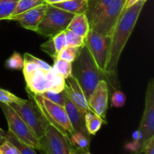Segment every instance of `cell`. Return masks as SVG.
<instances>
[{
    "label": "cell",
    "instance_id": "cell-1",
    "mask_svg": "<svg viewBox=\"0 0 154 154\" xmlns=\"http://www.w3.org/2000/svg\"><path fill=\"white\" fill-rule=\"evenodd\" d=\"M145 2L139 0L131 7L124 8L111 35V45L105 75L113 87H117V67L120 55L136 25Z\"/></svg>",
    "mask_w": 154,
    "mask_h": 154
},
{
    "label": "cell",
    "instance_id": "cell-2",
    "mask_svg": "<svg viewBox=\"0 0 154 154\" xmlns=\"http://www.w3.org/2000/svg\"><path fill=\"white\" fill-rule=\"evenodd\" d=\"M72 75L78 81L87 100L99 81L104 80L110 84L108 78L99 69L86 45L81 47L79 54L72 62Z\"/></svg>",
    "mask_w": 154,
    "mask_h": 154
},
{
    "label": "cell",
    "instance_id": "cell-3",
    "mask_svg": "<svg viewBox=\"0 0 154 154\" xmlns=\"http://www.w3.org/2000/svg\"><path fill=\"white\" fill-rule=\"evenodd\" d=\"M26 91L29 97L36 104L47 123L54 125L60 132L70 138L74 131L64 107L48 100L40 94L32 93L27 87H26Z\"/></svg>",
    "mask_w": 154,
    "mask_h": 154
},
{
    "label": "cell",
    "instance_id": "cell-4",
    "mask_svg": "<svg viewBox=\"0 0 154 154\" xmlns=\"http://www.w3.org/2000/svg\"><path fill=\"white\" fill-rule=\"evenodd\" d=\"M75 14L63 9L48 5L43 19L39 23L35 32L46 37H52L60 32L67 29Z\"/></svg>",
    "mask_w": 154,
    "mask_h": 154
},
{
    "label": "cell",
    "instance_id": "cell-5",
    "mask_svg": "<svg viewBox=\"0 0 154 154\" xmlns=\"http://www.w3.org/2000/svg\"><path fill=\"white\" fill-rule=\"evenodd\" d=\"M9 105L12 107L20 117L25 122L35 136L38 140L42 138L45 135L48 123L34 101L29 98V100L24 99L23 102L12 103Z\"/></svg>",
    "mask_w": 154,
    "mask_h": 154
},
{
    "label": "cell",
    "instance_id": "cell-6",
    "mask_svg": "<svg viewBox=\"0 0 154 154\" xmlns=\"http://www.w3.org/2000/svg\"><path fill=\"white\" fill-rule=\"evenodd\" d=\"M0 107L8 122L9 132H11L20 141L30 146L35 150H42L39 140L35 136L31 129L20 117L12 107L3 103H0Z\"/></svg>",
    "mask_w": 154,
    "mask_h": 154
},
{
    "label": "cell",
    "instance_id": "cell-7",
    "mask_svg": "<svg viewBox=\"0 0 154 154\" xmlns=\"http://www.w3.org/2000/svg\"><path fill=\"white\" fill-rule=\"evenodd\" d=\"M44 154H71L74 147L69 137L60 132L54 125L48 123L45 135L39 139Z\"/></svg>",
    "mask_w": 154,
    "mask_h": 154
},
{
    "label": "cell",
    "instance_id": "cell-8",
    "mask_svg": "<svg viewBox=\"0 0 154 154\" xmlns=\"http://www.w3.org/2000/svg\"><path fill=\"white\" fill-rule=\"evenodd\" d=\"M127 0H114L102 11L90 27V29L106 36H111Z\"/></svg>",
    "mask_w": 154,
    "mask_h": 154
},
{
    "label": "cell",
    "instance_id": "cell-9",
    "mask_svg": "<svg viewBox=\"0 0 154 154\" xmlns=\"http://www.w3.org/2000/svg\"><path fill=\"white\" fill-rule=\"evenodd\" d=\"M84 42L99 69L105 74L109 56L111 36L103 35L90 29Z\"/></svg>",
    "mask_w": 154,
    "mask_h": 154
},
{
    "label": "cell",
    "instance_id": "cell-10",
    "mask_svg": "<svg viewBox=\"0 0 154 154\" xmlns=\"http://www.w3.org/2000/svg\"><path fill=\"white\" fill-rule=\"evenodd\" d=\"M140 131L142 133L141 153L143 149L151 138L154 137V81L151 79L147 85L146 93L144 114L140 123Z\"/></svg>",
    "mask_w": 154,
    "mask_h": 154
},
{
    "label": "cell",
    "instance_id": "cell-11",
    "mask_svg": "<svg viewBox=\"0 0 154 154\" xmlns=\"http://www.w3.org/2000/svg\"><path fill=\"white\" fill-rule=\"evenodd\" d=\"M88 103L92 111L105 120L108 103V84L106 81L102 80L98 83L89 99Z\"/></svg>",
    "mask_w": 154,
    "mask_h": 154
},
{
    "label": "cell",
    "instance_id": "cell-12",
    "mask_svg": "<svg viewBox=\"0 0 154 154\" xmlns=\"http://www.w3.org/2000/svg\"><path fill=\"white\" fill-rule=\"evenodd\" d=\"M64 92L83 115H85L88 111H92L81 86L72 75L66 79Z\"/></svg>",
    "mask_w": 154,
    "mask_h": 154
},
{
    "label": "cell",
    "instance_id": "cell-13",
    "mask_svg": "<svg viewBox=\"0 0 154 154\" xmlns=\"http://www.w3.org/2000/svg\"><path fill=\"white\" fill-rule=\"evenodd\" d=\"M47 7L48 4L45 3L22 14L11 16L8 20L17 21L26 29L36 32L39 23L45 16Z\"/></svg>",
    "mask_w": 154,
    "mask_h": 154
},
{
    "label": "cell",
    "instance_id": "cell-14",
    "mask_svg": "<svg viewBox=\"0 0 154 154\" xmlns=\"http://www.w3.org/2000/svg\"><path fill=\"white\" fill-rule=\"evenodd\" d=\"M64 108L66 109V113H67L69 121H70L72 128H73L74 133L75 132H81V133L84 134L87 136H90L87 130V128H86L84 115H83L78 111V108L72 103V102L69 99L66 93H65Z\"/></svg>",
    "mask_w": 154,
    "mask_h": 154
},
{
    "label": "cell",
    "instance_id": "cell-15",
    "mask_svg": "<svg viewBox=\"0 0 154 154\" xmlns=\"http://www.w3.org/2000/svg\"><path fill=\"white\" fill-rule=\"evenodd\" d=\"M26 87L35 94H41L44 92L48 91L50 83L45 77V71L38 69L34 72L24 75Z\"/></svg>",
    "mask_w": 154,
    "mask_h": 154
},
{
    "label": "cell",
    "instance_id": "cell-16",
    "mask_svg": "<svg viewBox=\"0 0 154 154\" xmlns=\"http://www.w3.org/2000/svg\"><path fill=\"white\" fill-rule=\"evenodd\" d=\"M113 1L114 0H87V9L85 14L90 27L107 6Z\"/></svg>",
    "mask_w": 154,
    "mask_h": 154
},
{
    "label": "cell",
    "instance_id": "cell-17",
    "mask_svg": "<svg viewBox=\"0 0 154 154\" xmlns=\"http://www.w3.org/2000/svg\"><path fill=\"white\" fill-rule=\"evenodd\" d=\"M67 29L73 32L80 37L85 38L90 29V26L85 14H75L71 20Z\"/></svg>",
    "mask_w": 154,
    "mask_h": 154
},
{
    "label": "cell",
    "instance_id": "cell-18",
    "mask_svg": "<svg viewBox=\"0 0 154 154\" xmlns=\"http://www.w3.org/2000/svg\"><path fill=\"white\" fill-rule=\"evenodd\" d=\"M52 5L74 14H86L87 9V0H66L62 2L52 4Z\"/></svg>",
    "mask_w": 154,
    "mask_h": 154
},
{
    "label": "cell",
    "instance_id": "cell-19",
    "mask_svg": "<svg viewBox=\"0 0 154 154\" xmlns=\"http://www.w3.org/2000/svg\"><path fill=\"white\" fill-rule=\"evenodd\" d=\"M45 77L50 83V88L48 91L58 93L64 90L66 79L59 75L53 68L51 70L45 71Z\"/></svg>",
    "mask_w": 154,
    "mask_h": 154
},
{
    "label": "cell",
    "instance_id": "cell-20",
    "mask_svg": "<svg viewBox=\"0 0 154 154\" xmlns=\"http://www.w3.org/2000/svg\"><path fill=\"white\" fill-rule=\"evenodd\" d=\"M45 3V0H19L11 16L22 14Z\"/></svg>",
    "mask_w": 154,
    "mask_h": 154
},
{
    "label": "cell",
    "instance_id": "cell-21",
    "mask_svg": "<svg viewBox=\"0 0 154 154\" xmlns=\"http://www.w3.org/2000/svg\"><path fill=\"white\" fill-rule=\"evenodd\" d=\"M6 141L13 144L18 149L20 154H37L34 148L20 141L9 131L6 133Z\"/></svg>",
    "mask_w": 154,
    "mask_h": 154
},
{
    "label": "cell",
    "instance_id": "cell-22",
    "mask_svg": "<svg viewBox=\"0 0 154 154\" xmlns=\"http://www.w3.org/2000/svg\"><path fill=\"white\" fill-rule=\"evenodd\" d=\"M54 64L53 69L62 77L66 79L72 75V63L68 62L66 60L57 59L54 60Z\"/></svg>",
    "mask_w": 154,
    "mask_h": 154
},
{
    "label": "cell",
    "instance_id": "cell-23",
    "mask_svg": "<svg viewBox=\"0 0 154 154\" xmlns=\"http://www.w3.org/2000/svg\"><path fill=\"white\" fill-rule=\"evenodd\" d=\"M69 139L74 147L80 149L90 148V136H87L81 132H75L71 135Z\"/></svg>",
    "mask_w": 154,
    "mask_h": 154
},
{
    "label": "cell",
    "instance_id": "cell-24",
    "mask_svg": "<svg viewBox=\"0 0 154 154\" xmlns=\"http://www.w3.org/2000/svg\"><path fill=\"white\" fill-rule=\"evenodd\" d=\"M5 66L11 70H23L24 66V59L20 54L14 51V54L5 61Z\"/></svg>",
    "mask_w": 154,
    "mask_h": 154
},
{
    "label": "cell",
    "instance_id": "cell-25",
    "mask_svg": "<svg viewBox=\"0 0 154 154\" xmlns=\"http://www.w3.org/2000/svg\"><path fill=\"white\" fill-rule=\"evenodd\" d=\"M17 2L0 0V20H8L16 8Z\"/></svg>",
    "mask_w": 154,
    "mask_h": 154
},
{
    "label": "cell",
    "instance_id": "cell-26",
    "mask_svg": "<svg viewBox=\"0 0 154 154\" xmlns=\"http://www.w3.org/2000/svg\"><path fill=\"white\" fill-rule=\"evenodd\" d=\"M80 50H81V48L66 46L57 54V59H61V60L72 63L79 54Z\"/></svg>",
    "mask_w": 154,
    "mask_h": 154
},
{
    "label": "cell",
    "instance_id": "cell-27",
    "mask_svg": "<svg viewBox=\"0 0 154 154\" xmlns=\"http://www.w3.org/2000/svg\"><path fill=\"white\" fill-rule=\"evenodd\" d=\"M65 35H66V46L81 48L85 45V42H84L85 38L80 37L79 35H78L70 30H65Z\"/></svg>",
    "mask_w": 154,
    "mask_h": 154
},
{
    "label": "cell",
    "instance_id": "cell-28",
    "mask_svg": "<svg viewBox=\"0 0 154 154\" xmlns=\"http://www.w3.org/2000/svg\"><path fill=\"white\" fill-rule=\"evenodd\" d=\"M103 123H106V122L102 120L97 114H95L93 118L91 120H90L88 123H86V128H87V130L88 132L89 135H96L99 132V129H101Z\"/></svg>",
    "mask_w": 154,
    "mask_h": 154
},
{
    "label": "cell",
    "instance_id": "cell-29",
    "mask_svg": "<svg viewBox=\"0 0 154 154\" xmlns=\"http://www.w3.org/2000/svg\"><path fill=\"white\" fill-rule=\"evenodd\" d=\"M24 99L18 97L8 90L0 88V103L11 105L12 103H18L23 102Z\"/></svg>",
    "mask_w": 154,
    "mask_h": 154
},
{
    "label": "cell",
    "instance_id": "cell-30",
    "mask_svg": "<svg viewBox=\"0 0 154 154\" xmlns=\"http://www.w3.org/2000/svg\"><path fill=\"white\" fill-rule=\"evenodd\" d=\"M41 96L44 98L47 99L48 100L60 105L62 107H64L65 105V92L63 90L61 93H53L51 91H45L43 93H41Z\"/></svg>",
    "mask_w": 154,
    "mask_h": 154
},
{
    "label": "cell",
    "instance_id": "cell-31",
    "mask_svg": "<svg viewBox=\"0 0 154 154\" xmlns=\"http://www.w3.org/2000/svg\"><path fill=\"white\" fill-rule=\"evenodd\" d=\"M40 48L42 51L45 52L50 57H52L54 59V60H57V54H57V50H56L55 45H54V42L52 37H50L49 40H48L45 43L42 44L40 45Z\"/></svg>",
    "mask_w": 154,
    "mask_h": 154
},
{
    "label": "cell",
    "instance_id": "cell-32",
    "mask_svg": "<svg viewBox=\"0 0 154 154\" xmlns=\"http://www.w3.org/2000/svg\"><path fill=\"white\" fill-rule=\"evenodd\" d=\"M126 101V95L120 90H115L111 96V105L115 108H121Z\"/></svg>",
    "mask_w": 154,
    "mask_h": 154
},
{
    "label": "cell",
    "instance_id": "cell-33",
    "mask_svg": "<svg viewBox=\"0 0 154 154\" xmlns=\"http://www.w3.org/2000/svg\"><path fill=\"white\" fill-rule=\"evenodd\" d=\"M23 59H24V61H32V62H34L38 66H39V68L45 71H49L52 69V66H50L48 63L46 62L43 61L41 59L38 58V57H34V56L31 55L29 53H25L23 55Z\"/></svg>",
    "mask_w": 154,
    "mask_h": 154
},
{
    "label": "cell",
    "instance_id": "cell-34",
    "mask_svg": "<svg viewBox=\"0 0 154 154\" xmlns=\"http://www.w3.org/2000/svg\"><path fill=\"white\" fill-rule=\"evenodd\" d=\"M53 40H54V45H55L56 50H57V54L60 52L66 46V35H65V31L60 32L57 33L55 35L52 36Z\"/></svg>",
    "mask_w": 154,
    "mask_h": 154
},
{
    "label": "cell",
    "instance_id": "cell-35",
    "mask_svg": "<svg viewBox=\"0 0 154 154\" xmlns=\"http://www.w3.org/2000/svg\"><path fill=\"white\" fill-rule=\"evenodd\" d=\"M0 154H20L18 149L9 141H5L0 144Z\"/></svg>",
    "mask_w": 154,
    "mask_h": 154
},
{
    "label": "cell",
    "instance_id": "cell-36",
    "mask_svg": "<svg viewBox=\"0 0 154 154\" xmlns=\"http://www.w3.org/2000/svg\"><path fill=\"white\" fill-rule=\"evenodd\" d=\"M40 69L39 66L35 63L32 61H24V66L23 68V75H27L29 73L34 72L37 69Z\"/></svg>",
    "mask_w": 154,
    "mask_h": 154
},
{
    "label": "cell",
    "instance_id": "cell-37",
    "mask_svg": "<svg viewBox=\"0 0 154 154\" xmlns=\"http://www.w3.org/2000/svg\"><path fill=\"white\" fill-rule=\"evenodd\" d=\"M143 153L145 154H154V137L150 138L143 149Z\"/></svg>",
    "mask_w": 154,
    "mask_h": 154
},
{
    "label": "cell",
    "instance_id": "cell-38",
    "mask_svg": "<svg viewBox=\"0 0 154 154\" xmlns=\"http://www.w3.org/2000/svg\"><path fill=\"white\" fill-rule=\"evenodd\" d=\"M73 150L77 154H91L89 149H80L74 147Z\"/></svg>",
    "mask_w": 154,
    "mask_h": 154
},
{
    "label": "cell",
    "instance_id": "cell-39",
    "mask_svg": "<svg viewBox=\"0 0 154 154\" xmlns=\"http://www.w3.org/2000/svg\"><path fill=\"white\" fill-rule=\"evenodd\" d=\"M6 133H7V132L0 128V144L6 141Z\"/></svg>",
    "mask_w": 154,
    "mask_h": 154
},
{
    "label": "cell",
    "instance_id": "cell-40",
    "mask_svg": "<svg viewBox=\"0 0 154 154\" xmlns=\"http://www.w3.org/2000/svg\"><path fill=\"white\" fill-rule=\"evenodd\" d=\"M138 1H139V0H127L126 6H125V8H128L131 7V6L133 5L135 3H136L137 2H138Z\"/></svg>",
    "mask_w": 154,
    "mask_h": 154
},
{
    "label": "cell",
    "instance_id": "cell-41",
    "mask_svg": "<svg viewBox=\"0 0 154 154\" xmlns=\"http://www.w3.org/2000/svg\"><path fill=\"white\" fill-rule=\"evenodd\" d=\"M66 1V0H45V3L48 5H52L55 4V3L62 2Z\"/></svg>",
    "mask_w": 154,
    "mask_h": 154
},
{
    "label": "cell",
    "instance_id": "cell-42",
    "mask_svg": "<svg viewBox=\"0 0 154 154\" xmlns=\"http://www.w3.org/2000/svg\"><path fill=\"white\" fill-rule=\"evenodd\" d=\"M74 149V148H73ZM71 154H77L76 153H75V151H74V150H72V152H71Z\"/></svg>",
    "mask_w": 154,
    "mask_h": 154
},
{
    "label": "cell",
    "instance_id": "cell-43",
    "mask_svg": "<svg viewBox=\"0 0 154 154\" xmlns=\"http://www.w3.org/2000/svg\"><path fill=\"white\" fill-rule=\"evenodd\" d=\"M7 1H14V2H18L19 0H7Z\"/></svg>",
    "mask_w": 154,
    "mask_h": 154
},
{
    "label": "cell",
    "instance_id": "cell-44",
    "mask_svg": "<svg viewBox=\"0 0 154 154\" xmlns=\"http://www.w3.org/2000/svg\"><path fill=\"white\" fill-rule=\"evenodd\" d=\"M143 1H144V2H147V0H143Z\"/></svg>",
    "mask_w": 154,
    "mask_h": 154
}]
</instances>
